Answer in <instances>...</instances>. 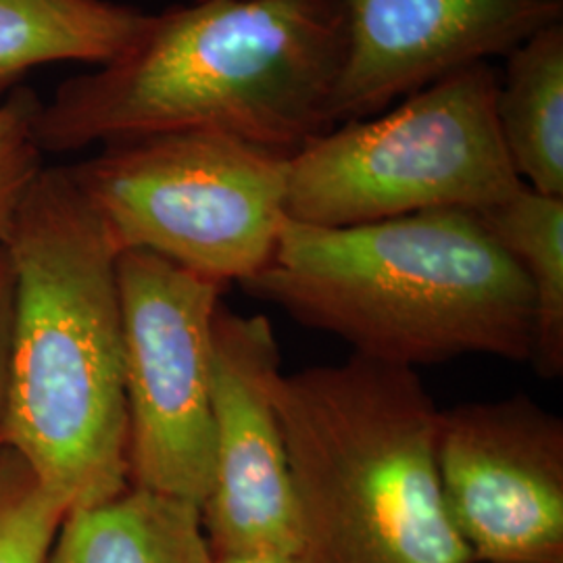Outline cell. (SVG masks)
I'll use <instances>...</instances> for the list:
<instances>
[{
	"label": "cell",
	"instance_id": "7c38bea8",
	"mask_svg": "<svg viewBox=\"0 0 563 563\" xmlns=\"http://www.w3.org/2000/svg\"><path fill=\"white\" fill-rule=\"evenodd\" d=\"M151 18L109 0H0V102L30 69L118 59Z\"/></svg>",
	"mask_w": 563,
	"mask_h": 563
},
{
	"label": "cell",
	"instance_id": "ba28073f",
	"mask_svg": "<svg viewBox=\"0 0 563 563\" xmlns=\"http://www.w3.org/2000/svg\"><path fill=\"white\" fill-rule=\"evenodd\" d=\"M444 507L476 562L563 563V422L526 395L441 411Z\"/></svg>",
	"mask_w": 563,
	"mask_h": 563
},
{
	"label": "cell",
	"instance_id": "5b68a950",
	"mask_svg": "<svg viewBox=\"0 0 563 563\" xmlns=\"http://www.w3.org/2000/svg\"><path fill=\"white\" fill-rule=\"evenodd\" d=\"M497 74L478 63L288 157L286 218L344 228L432 209L478 213L526 186L497 123Z\"/></svg>",
	"mask_w": 563,
	"mask_h": 563
},
{
	"label": "cell",
	"instance_id": "8992f818",
	"mask_svg": "<svg viewBox=\"0 0 563 563\" xmlns=\"http://www.w3.org/2000/svg\"><path fill=\"white\" fill-rule=\"evenodd\" d=\"M286 167L288 157L218 130H178L104 144L67 169L120 253L244 284L278 246Z\"/></svg>",
	"mask_w": 563,
	"mask_h": 563
},
{
	"label": "cell",
	"instance_id": "3957f363",
	"mask_svg": "<svg viewBox=\"0 0 563 563\" xmlns=\"http://www.w3.org/2000/svg\"><path fill=\"white\" fill-rule=\"evenodd\" d=\"M242 286L372 362L413 369L463 355H532L530 284L472 211L344 228L286 218L272 262Z\"/></svg>",
	"mask_w": 563,
	"mask_h": 563
},
{
	"label": "cell",
	"instance_id": "52a82bcc",
	"mask_svg": "<svg viewBox=\"0 0 563 563\" xmlns=\"http://www.w3.org/2000/svg\"><path fill=\"white\" fill-rule=\"evenodd\" d=\"M118 288L130 486L201 507L213 483L211 328L225 284L128 249Z\"/></svg>",
	"mask_w": 563,
	"mask_h": 563
},
{
	"label": "cell",
	"instance_id": "8fae6325",
	"mask_svg": "<svg viewBox=\"0 0 563 563\" xmlns=\"http://www.w3.org/2000/svg\"><path fill=\"white\" fill-rule=\"evenodd\" d=\"M201 509L128 486L67 514L48 563H209Z\"/></svg>",
	"mask_w": 563,
	"mask_h": 563
},
{
	"label": "cell",
	"instance_id": "ac0fdd59",
	"mask_svg": "<svg viewBox=\"0 0 563 563\" xmlns=\"http://www.w3.org/2000/svg\"><path fill=\"white\" fill-rule=\"evenodd\" d=\"M209 563H295V558L280 553H234V555H211Z\"/></svg>",
	"mask_w": 563,
	"mask_h": 563
},
{
	"label": "cell",
	"instance_id": "9c48e42d",
	"mask_svg": "<svg viewBox=\"0 0 563 563\" xmlns=\"http://www.w3.org/2000/svg\"><path fill=\"white\" fill-rule=\"evenodd\" d=\"M280 376L269 320L220 305L211 328L213 483L199 507L211 555L297 553L295 497L276 409Z\"/></svg>",
	"mask_w": 563,
	"mask_h": 563
},
{
	"label": "cell",
	"instance_id": "277c9868",
	"mask_svg": "<svg viewBox=\"0 0 563 563\" xmlns=\"http://www.w3.org/2000/svg\"><path fill=\"white\" fill-rule=\"evenodd\" d=\"M295 563H476L444 507L439 416L416 369L351 355L282 374Z\"/></svg>",
	"mask_w": 563,
	"mask_h": 563
},
{
	"label": "cell",
	"instance_id": "9a60e30c",
	"mask_svg": "<svg viewBox=\"0 0 563 563\" xmlns=\"http://www.w3.org/2000/svg\"><path fill=\"white\" fill-rule=\"evenodd\" d=\"M69 509L13 446L0 449V563H48Z\"/></svg>",
	"mask_w": 563,
	"mask_h": 563
},
{
	"label": "cell",
	"instance_id": "e0dca14e",
	"mask_svg": "<svg viewBox=\"0 0 563 563\" xmlns=\"http://www.w3.org/2000/svg\"><path fill=\"white\" fill-rule=\"evenodd\" d=\"M15 323V269L7 244L0 241V449L7 446L11 355Z\"/></svg>",
	"mask_w": 563,
	"mask_h": 563
},
{
	"label": "cell",
	"instance_id": "2e32d148",
	"mask_svg": "<svg viewBox=\"0 0 563 563\" xmlns=\"http://www.w3.org/2000/svg\"><path fill=\"white\" fill-rule=\"evenodd\" d=\"M42 102L27 88L13 90L0 102V241L13 225L15 213L32 181L42 172V151L34 120Z\"/></svg>",
	"mask_w": 563,
	"mask_h": 563
},
{
	"label": "cell",
	"instance_id": "6da1fadb",
	"mask_svg": "<svg viewBox=\"0 0 563 563\" xmlns=\"http://www.w3.org/2000/svg\"><path fill=\"white\" fill-rule=\"evenodd\" d=\"M339 0H195L172 7L125 53L63 81L41 104V151L178 130H218L292 157L330 132L344 59Z\"/></svg>",
	"mask_w": 563,
	"mask_h": 563
},
{
	"label": "cell",
	"instance_id": "7a4b0ae2",
	"mask_svg": "<svg viewBox=\"0 0 563 563\" xmlns=\"http://www.w3.org/2000/svg\"><path fill=\"white\" fill-rule=\"evenodd\" d=\"M15 323L7 446L74 511L128 486L120 249L67 167H42L7 234Z\"/></svg>",
	"mask_w": 563,
	"mask_h": 563
},
{
	"label": "cell",
	"instance_id": "4fadbf2b",
	"mask_svg": "<svg viewBox=\"0 0 563 563\" xmlns=\"http://www.w3.org/2000/svg\"><path fill=\"white\" fill-rule=\"evenodd\" d=\"M495 109L518 178L563 199V23L544 27L507 55Z\"/></svg>",
	"mask_w": 563,
	"mask_h": 563
},
{
	"label": "cell",
	"instance_id": "5bb4252c",
	"mask_svg": "<svg viewBox=\"0 0 563 563\" xmlns=\"http://www.w3.org/2000/svg\"><path fill=\"white\" fill-rule=\"evenodd\" d=\"M486 232L522 267L534 299L532 355L544 378L563 374V199L522 186L476 213Z\"/></svg>",
	"mask_w": 563,
	"mask_h": 563
},
{
	"label": "cell",
	"instance_id": "30bf717a",
	"mask_svg": "<svg viewBox=\"0 0 563 563\" xmlns=\"http://www.w3.org/2000/svg\"><path fill=\"white\" fill-rule=\"evenodd\" d=\"M344 59L332 121L367 120L426 86L507 57L562 23L563 0H339Z\"/></svg>",
	"mask_w": 563,
	"mask_h": 563
}]
</instances>
